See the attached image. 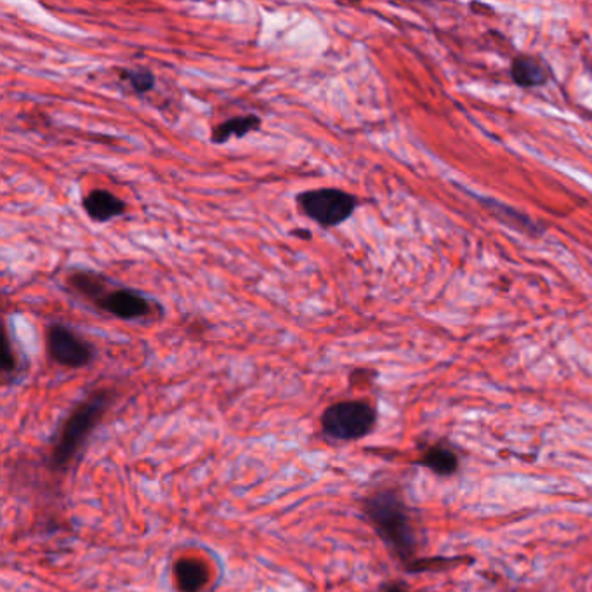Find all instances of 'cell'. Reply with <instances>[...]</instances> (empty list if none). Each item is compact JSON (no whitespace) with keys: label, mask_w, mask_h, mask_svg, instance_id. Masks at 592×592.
<instances>
[{"label":"cell","mask_w":592,"mask_h":592,"mask_svg":"<svg viewBox=\"0 0 592 592\" xmlns=\"http://www.w3.org/2000/svg\"><path fill=\"white\" fill-rule=\"evenodd\" d=\"M364 515L406 571L443 570L452 565L449 558H417V539L411 511L396 490H377L368 495L364 501Z\"/></svg>","instance_id":"1"},{"label":"cell","mask_w":592,"mask_h":592,"mask_svg":"<svg viewBox=\"0 0 592 592\" xmlns=\"http://www.w3.org/2000/svg\"><path fill=\"white\" fill-rule=\"evenodd\" d=\"M113 393L110 390H98L89 394L70 412L65 423L58 432L56 441L51 450V466L56 471H66L77 457L87 438L100 426L104 414L112 405Z\"/></svg>","instance_id":"2"},{"label":"cell","mask_w":592,"mask_h":592,"mask_svg":"<svg viewBox=\"0 0 592 592\" xmlns=\"http://www.w3.org/2000/svg\"><path fill=\"white\" fill-rule=\"evenodd\" d=\"M320 424L325 437L332 440H362L376 428L377 411L364 400H344L327 406Z\"/></svg>","instance_id":"3"},{"label":"cell","mask_w":592,"mask_h":592,"mask_svg":"<svg viewBox=\"0 0 592 592\" xmlns=\"http://www.w3.org/2000/svg\"><path fill=\"white\" fill-rule=\"evenodd\" d=\"M304 216L315 221L322 228H336L350 219L358 207V199L338 188L303 191L298 197Z\"/></svg>","instance_id":"4"},{"label":"cell","mask_w":592,"mask_h":592,"mask_svg":"<svg viewBox=\"0 0 592 592\" xmlns=\"http://www.w3.org/2000/svg\"><path fill=\"white\" fill-rule=\"evenodd\" d=\"M48 353L52 362L66 368L87 367L96 356L92 344L61 324L48 329Z\"/></svg>","instance_id":"5"},{"label":"cell","mask_w":592,"mask_h":592,"mask_svg":"<svg viewBox=\"0 0 592 592\" xmlns=\"http://www.w3.org/2000/svg\"><path fill=\"white\" fill-rule=\"evenodd\" d=\"M95 304L121 320H139L153 313L152 301L133 289H109Z\"/></svg>","instance_id":"6"},{"label":"cell","mask_w":592,"mask_h":592,"mask_svg":"<svg viewBox=\"0 0 592 592\" xmlns=\"http://www.w3.org/2000/svg\"><path fill=\"white\" fill-rule=\"evenodd\" d=\"M511 78L521 89H536L550 84L551 70L544 61L532 54H518L511 61Z\"/></svg>","instance_id":"7"},{"label":"cell","mask_w":592,"mask_h":592,"mask_svg":"<svg viewBox=\"0 0 592 592\" xmlns=\"http://www.w3.org/2000/svg\"><path fill=\"white\" fill-rule=\"evenodd\" d=\"M83 207L87 212V216L96 223H109V221L126 214L127 203L118 199L112 191L92 190L89 196L84 197Z\"/></svg>","instance_id":"8"},{"label":"cell","mask_w":592,"mask_h":592,"mask_svg":"<svg viewBox=\"0 0 592 592\" xmlns=\"http://www.w3.org/2000/svg\"><path fill=\"white\" fill-rule=\"evenodd\" d=\"M174 580L179 592H202L211 580V571L202 559L181 558L174 563Z\"/></svg>","instance_id":"9"},{"label":"cell","mask_w":592,"mask_h":592,"mask_svg":"<svg viewBox=\"0 0 592 592\" xmlns=\"http://www.w3.org/2000/svg\"><path fill=\"white\" fill-rule=\"evenodd\" d=\"M261 129V117H257L255 113H247V115H238V117L228 118V121L221 122L219 126L214 127L212 130V143L223 144L228 141L229 138H243V136L251 135L255 130Z\"/></svg>","instance_id":"10"},{"label":"cell","mask_w":592,"mask_h":592,"mask_svg":"<svg viewBox=\"0 0 592 592\" xmlns=\"http://www.w3.org/2000/svg\"><path fill=\"white\" fill-rule=\"evenodd\" d=\"M419 464L420 466L431 469L434 475L452 476L457 473L458 457L454 450L441 445V443H437V445L426 449L423 457L419 458Z\"/></svg>","instance_id":"11"},{"label":"cell","mask_w":592,"mask_h":592,"mask_svg":"<svg viewBox=\"0 0 592 592\" xmlns=\"http://www.w3.org/2000/svg\"><path fill=\"white\" fill-rule=\"evenodd\" d=\"M68 284L72 289L77 290L78 294L89 299L96 303L101 295L110 289L109 280L100 273L87 272V269H78L72 273L68 277Z\"/></svg>","instance_id":"12"},{"label":"cell","mask_w":592,"mask_h":592,"mask_svg":"<svg viewBox=\"0 0 592 592\" xmlns=\"http://www.w3.org/2000/svg\"><path fill=\"white\" fill-rule=\"evenodd\" d=\"M118 75L138 95H147V92L152 91L153 87H155V75L152 72H148V70L122 68Z\"/></svg>","instance_id":"13"},{"label":"cell","mask_w":592,"mask_h":592,"mask_svg":"<svg viewBox=\"0 0 592 592\" xmlns=\"http://www.w3.org/2000/svg\"><path fill=\"white\" fill-rule=\"evenodd\" d=\"M17 370L16 353H14L11 342H9V336L5 333L4 338V356H2V374L4 377L13 376Z\"/></svg>","instance_id":"14"},{"label":"cell","mask_w":592,"mask_h":592,"mask_svg":"<svg viewBox=\"0 0 592 592\" xmlns=\"http://www.w3.org/2000/svg\"><path fill=\"white\" fill-rule=\"evenodd\" d=\"M292 235H294V237L312 240V231H310V229H294V231H292Z\"/></svg>","instance_id":"15"},{"label":"cell","mask_w":592,"mask_h":592,"mask_svg":"<svg viewBox=\"0 0 592 592\" xmlns=\"http://www.w3.org/2000/svg\"><path fill=\"white\" fill-rule=\"evenodd\" d=\"M385 592H406L402 584H390L385 589Z\"/></svg>","instance_id":"16"}]
</instances>
